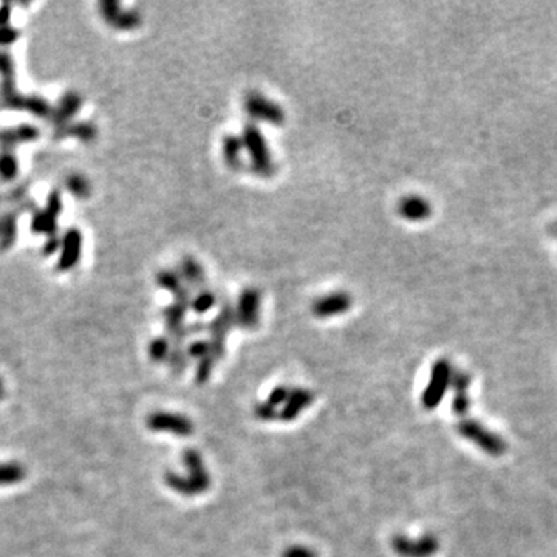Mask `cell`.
<instances>
[{"label": "cell", "mask_w": 557, "mask_h": 557, "mask_svg": "<svg viewBox=\"0 0 557 557\" xmlns=\"http://www.w3.org/2000/svg\"><path fill=\"white\" fill-rule=\"evenodd\" d=\"M183 463L188 469V476H180L175 472H167L164 476L166 483L175 492L186 497H192V495L203 494L209 490L211 486V477L206 471L202 455L198 454L195 449H188L183 454Z\"/></svg>", "instance_id": "cell-1"}, {"label": "cell", "mask_w": 557, "mask_h": 557, "mask_svg": "<svg viewBox=\"0 0 557 557\" xmlns=\"http://www.w3.org/2000/svg\"><path fill=\"white\" fill-rule=\"evenodd\" d=\"M242 143L243 149L247 150L249 157L251 167L253 171L262 178H268L274 173V162L270 154L268 144H266L262 132L258 131V127L254 124H248L243 127L242 132Z\"/></svg>", "instance_id": "cell-2"}, {"label": "cell", "mask_w": 557, "mask_h": 557, "mask_svg": "<svg viewBox=\"0 0 557 557\" xmlns=\"http://www.w3.org/2000/svg\"><path fill=\"white\" fill-rule=\"evenodd\" d=\"M457 431L463 438L472 441L486 454L499 457L506 452V443L503 441V438L499 437L497 433L487 431L485 426L476 421V419H463L457 426Z\"/></svg>", "instance_id": "cell-3"}, {"label": "cell", "mask_w": 557, "mask_h": 557, "mask_svg": "<svg viewBox=\"0 0 557 557\" xmlns=\"http://www.w3.org/2000/svg\"><path fill=\"white\" fill-rule=\"evenodd\" d=\"M452 373H454L452 365L446 358H440V360L432 365L429 384H427V387L424 388L421 396V404L424 409L433 410L438 407V404L441 402L443 396H445L449 384H451Z\"/></svg>", "instance_id": "cell-4"}, {"label": "cell", "mask_w": 557, "mask_h": 557, "mask_svg": "<svg viewBox=\"0 0 557 557\" xmlns=\"http://www.w3.org/2000/svg\"><path fill=\"white\" fill-rule=\"evenodd\" d=\"M243 107H245L247 115L256 121H263V123L273 126H282L285 121V113L282 107L265 95L257 93V91H251L245 96Z\"/></svg>", "instance_id": "cell-5"}, {"label": "cell", "mask_w": 557, "mask_h": 557, "mask_svg": "<svg viewBox=\"0 0 557 557\" xmlns=\"http://www.w3.org/2000/svg\"><path fill=\"white\" fill-rule=\"evenodd\" d=\"M234 325H235V310L230 302L225 301L221 303L218 315L211 320V324L208 327L211 333L209 344L212 348V355L216 360L225 355L228 333H230Z\"/></svg>", "instance_id": "cell-6"}, {"label": "cell", "mask_w": 557, "mask_h": 557, "mask_svg": "<svg viewBox=\"0 0 557 557\" xmlns=\"http://www.w3.org/2000/svg\"><path fill=\"white\" fill-rule=\"evenodd\" d=\"M392 548L401 557H432L438 553L440 542L432 534H426L419 539L396 536L392 539Z\"/></svg>", "instance_id": "cell-7"}, {"label": "cell", "mask_w": 557, "mask_h": 557, "mask_svg": "<svg viewBox=\"0 0 557 557\" xmlns=\"http://www.w3.org/2000/svg\"><path fill=\"white\" fill-rule=\"evenodd\" d=\"M148 427L154 432H169L177 437H189L194 432V424L188 417L172 412H155L148 418Z\"/></svg>", "instance_id": "cell-8"}, {"label": "cell", "mask_w": 557, "mask_h": 557, "mask_svg": "<svg viewBox=\"0 0 557 557\" xmlns=\"http://www.w3.org/2000/svg\"><path fill=\"white\" fill-rule=\"evenodd\" d=\"M235 310V325L243 328H256L258 325V317H261V294L256 288L243 289L237 308Z\"/></svg>", "instance_id": "cell-9"}, {"label": "cell", "mask_w": 557, "mask_h": 557, "mask_svg": "<svg viewBox=\"0 0 557 557\" xmlns=\"http://www.w3.org/2000/svg\"><path fill=\"white\" fill-rule=\"evenodd\" d=\"M352 303H353L352 296L342 291H336L317 297V299L313 302L311 311L313 315L319 319L333 317V316L344 315V313H347L350 307H352Z\"/></svg>", "instance_id": "cell-10"}, {"label": "cell", "mask_w": 557, "mask_h": 557, "mask_svg": "<svg viewBox=\"0 0 557 557\" xmlns=\"http://www.w3.org/2000/svg\"><path fill=\"white\" fill-rule=\"evenodd\" d=\"M398 214L409 221H424L432 216V206L424 197L406 195L398 203Z\"/></svg>", "instance_id": "cell-11"}, {"label": "cell", "mask_w": 557, "mask_h": 557, "mask_svg": "<svg viewBox=\"0 0 557 557\" xmlns=\"http://www.w3.org/2000/svg\"><path fill=\"white\" fill-rule=\"evenodd\" d=\"M315 401V393L305 388H291L287 402L284 404V409L279 412V418L282 421H293L299 417L303 409H307L310 404Z\"/></svg>", "instance_id": "cell-12"}, {"label": "cell", "mask_w": 557, "mask_h": 557, "mask_svg": "<svg viewBox=\"0 0 557 557\" xmlns=\"http://www.w3.org/2000/svg\"><path fill=\"white\" fill-rule=\"evenodd\" d=\"M451 384L454 387V400H452V410L455 415L463 417L468 414L471 407V398L468 396V388L471 386V376L466 372H454Z\"/></svg>", "instance_id": "cell-13"}, {"label": "cell", "mask_w": 557, "mask_h": 557, "mask_svg": "<svg viewBox=\"0 0 557 557\" xmlns=\"http://www.w3.org/2000/svg\"><path fill=\"white\" fill-rule=\"evenodd\" d=\"M180 277L185 280L189 288L200 289L206 288V274L200 262L195 261L194 257H185L180 265Z\"/></svg>", "instance_id": "cell-14"}, {"label": "cell", "mask_w": 557, "mask_h": 557, "mask_svg": "<svg viewBox=\"0 0 557 557\" xmlns=\"http://www.w3.org/2000/svg\"><path fill=\"white\" fill-rule=\"evenodd\" d=\"M243 143L240 136L226 135L221 141V157L225 164L232 171H239L243 166Z\"/></svg>", "instance_id": "cell-15"}, {"label": "cell", "mask_w": 557, "mask_h": 557, "mask_svg": "<svg viewBox=\"0 0 557 557\" xmlns=\"http://www.w3.org/2000/svg\"><path fill=\"white\" fill-rule=\"evenodd\" d=\"M27 476L25 468L22 464L13 463H0V486H11L19 483Z\"/></svg>", "instance_id": "cell-16"}, {"label": "cell", "mask_w": 557, "mask_h": 557, "mask_svg": "<svg viewBox=\"0 0 557 557\" xmlns=\"http://www.w3.org/2000/svg\"><path fill=\"white\" fill-rule=\"evenodd\" d=\"M217 303V296L209 288H203L197 293L195 297L190 301V308H192L197 315H204L208 313L214 305Z\"/></svg>", "instance_id": "cell-17"}, {"label": "cell", "mask_w": 557, "mask_h": 557, "mask_svg": "<svg viewBox=\"0 0 557 557\" xmlns=\"http://www.w3.org/2000/svg\"><path fill=\"white\" fill-rule=\"evenodd\" d=\"M158 285L167 289V291H171L173 296L178 294L185 285H183V280L180 277V274L173 273V271H162L158 274Z\"/></svg>", "instance_id": "cell-18"}, {"label": "cell", "mask_w": 557, "mask_h": 557, "mask_svg": "<svg viewBox=\"0 0 557 557\" xmlns=\"http://www.w3.org/2000/svg\"><path fill=\"white\" fill-rule=\"evenodd\" d=\"M171 342L167 341L166 338H157L150 342L149 346V355L154 361L157 362H162V361H167L171 356Z\"/></svg>", "instance_id": "cell-19"}, {"label": "cell", "mask_w": 557, "mask_h": 557, "mask_svg": "<svg viewBox=\"0 0 557 557\" xmlns=\"http://www.w3.org/2000/svg\"><path fill=\"white\" fill-rule=\"evenodd\" d=\"M216 361L217 360L212 355L206 356V358H203V360L198 361L197 373H195V379H197L198 384H204L206 381L211 378V373H212V369H214V362H216Z\"/></svg>", "instance_id": "cell-20"}, {"label": "cell", "mask_w": 557, "mask_h": 557, "mask_svg": "<svg viewBox=\"0 0 557 557\" xmlns=\"http://www.w3.org/2000/svg\"><path fill=\"white\" fill-rule=\"evenodd\" d=\"M186 355L188 358H194V360L200 361L206 356H211L212 355V348L209 341H195L192 344L189 346V348L186 350ZM214 356V355H212Z\"/></svg>", "instance_id": "cell-21"}, {"label": "cell", "mask_w": 557, "mask_h": 557, "mask_svg": "<svg viewBox=\"0 0 557 557\" xmlns=\"http://www.w3.org/2000/svg\"><path fill=\"white\" fill-rule=\"evenodd\" d=\"M186 358H188V355L183 348H172L171 356L167 361H169V365L175 375H180V373L185 370V367L188 365Z\"/></svg>", "instance_id": "cell-22"}, {"label": "cell", "mask_w": 557, "mask_h": 557, "mask_svg": "<svg viewBox=\"0 0 557 557\" xmlns=\"http://www.w3.org/2000/svg\"><path fill=\"white\" fill-rule=\"evenodd\" d=\"M289 393H291V388H289V387L277 386L276 388H273V392L270 393L268 401H266V402L271 404L273 407L277 409V406H282V404L287 402Z\"/></svg>", "instance_id": "cell-23"}, {"label": "cell", "mask_w": 557, "mask_h": 557, "mask_svg": "<svg viewBox=\"0 0 557 557\" xmlns=\"http://www.w3.org/2000/svg\"><path fill=\"white\" fill-rule=\"evenodd\" d=\"M254 415L258 419H262V421H273L274 418H279V412L276 407H273L271 404L262 402V404H257L256 406Z\"/></svg>", "instance_id": "cell-24"}, {"label": "cell", "mask_w": 557, "mask_h": 557, "mask_svg": "<svg viewBox=\"0 0 557 557\" xmlns=\"http://www.w3.org/2000/svg\"><path fill=\"white\" fill-rule=\"evenodd\" d=\"M282 557H316V553L307 546H291L282 554Z\"/></svg>", "instance_id": "cell-25"}, {"label": "cell", "mask_w": 557, "mask_h": 557, "mask_svg": "<svg viewBox=\"0 0 557 557\" xmlns=\"http://www.w3.org/2000/svg\"><path fill=\"white\" fill-rule=\"evenodd\" d=\"M4 392H5V388H4V384H2V379H0V398L4 396Z\"/></svg>", "instance_id": "cell-26"}, {"label": "cell", "mask_w": 557, "mask_h": 557, "mask_svg": "<svg viewBox=\"0 0 557 557\" xmlns=\"http://www.w3.org/2000/svg\"><path fill=\"white\" fill-rule=\"evenodd\" d=\"M554 232H556V235H557V226H556V231H554Z\"/></svg>", "instance_id": "cell-27"}]
</instances>
